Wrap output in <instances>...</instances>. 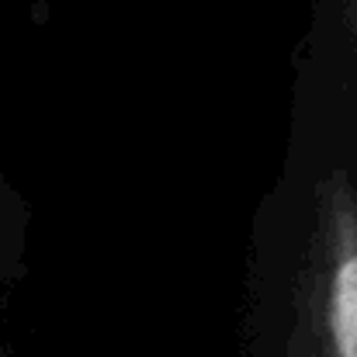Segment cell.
Segmentation results:
<instances>
[{"label": "cell", "mask_w": 357, "mask_h": 357, "mask_svg": "<svg viewBox=\"0 0 357 357\" xmlns=\"http://www.w3.org/2000/svg\"><path fill=\"white\" fill-rule=\"evenodd\" d=\"M291 357H357V184L347 170H330L312 195Z\"/></svg>", "instance_id": "cell-1"}, {"label": "cell", "mask_w": 357, "mask_h": 357, "mask_svg": "<svg viewBox=\"0 0 357 357\" xmlns=\"http://www.w3.org/2000/svg\"><path fill=\"white\" fill-rule=\"evenodd\" d=\"M347 24H351L354 42H357V0H347Z\"/></svg>", "instance_id": "cell-2"}]
</instances>
